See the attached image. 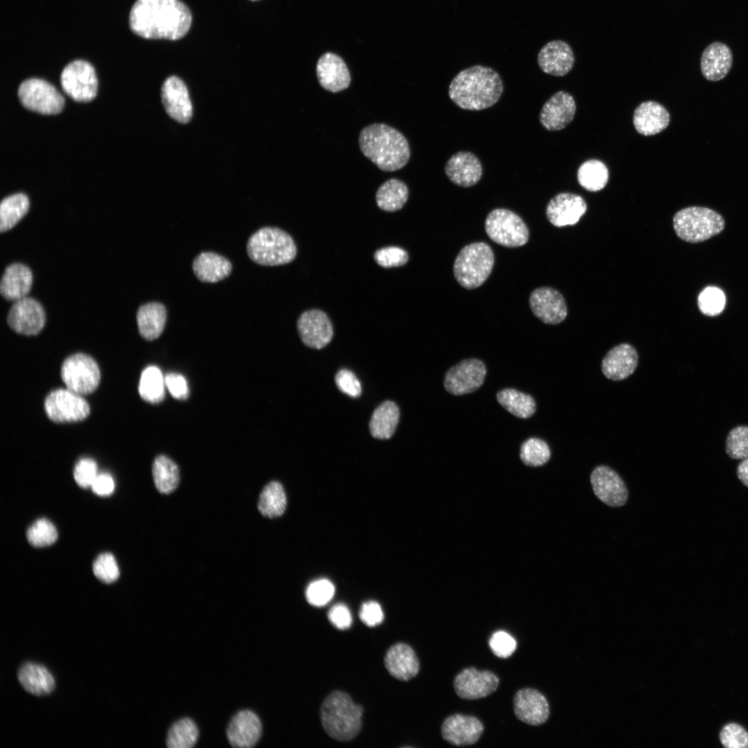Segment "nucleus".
Returning <instances> with one entry per match:
<instances>
[{
  "label": "nucleus",
  "instance_id": "obj_1",
  "mask_svg": "<svg viewBox=\"0 0 748 748\" xmlns=\"http://www.w3.org/2000/svg\"><path fill=\"white\" fill-rule=\"evenodd\" d=\"M192 15L179 0H136L129 15V26L146 39L177 40L190 29Z\"/></svg>",
  "mask_w": 748,
  "mask_h": 748
},
{
  "label": "nucleus",
  "instance_id": "obj_2",
  "mask_svg": "<svg viewBox=\"0 0 748 748\" xmlns=\"http://www.w3.org/2000/svg\"><path fill=\"white\" fill-rule=\"evenodd\" d=\"M503 91L502 80L495 70L474 65L456 75L449 84L448 93L460 108L479 111L497 103Z\"/></svg>",
  "mask_w": 748,
  "mask_h": 748
},
{
  "label": "nucleus",
  "instance_id": "obj_3",
  "mask_svg": "<svg viewBox=\"0 0 748 748\" xmlns=\"http://www.w3.org/2000/svg\"><path fill=\"white\" fill-rule=\"evenodd\" d=\"M362 154L379 169L393 172L404 167L410 159V148L405 136L384 123L364 127L359 136Z\"/></svg>",
  "mask_w": 748,
  "mask_h": 748
},
{
  "label": "nucleus",
  "instance_id": "obj_4",
  "mask_svg": "<svg viewBox=\"0 0 748 748\" xmlns=\"http://www.w3.org/2000/svg\"><path fill=\"white\" fill-rule=\"evenodd\" d=\"M364 708L353 702L346 692L334 691L322 702L319 716L325 732L332 739L347 742L355 738L362 727Z\"/></svg>",
  "mask_w": 748,
  "mask_h": 748
},
{
  "label": "nucleus",
  "instance_id": "obj_5",
  "mask_svg": "<svg viewBox=\"0 0 748 748\" xmlns=\"http://www.w3.org/2000/svg\"><path fill=\"white\" fill-rule=\"evenodd\" d=\"M247 252L249 258L258 265L277 266L293 261L297 248L292 237L284 230L265 226L249 237Z\"/></svg>",
  "mask_w": 748,
  "mask_h": 748
},
{
  "label": "nucleus",
  "instance_id": "obj_6",
  "mask_svg": "<svg viewBox=\"0 0 748 748\" xmlns=\"http://www.w3.org/2000/svg\"><path fill=\"white\" fill-rule=\"evenodd\" d=\"M494 263V253L489 244L484 242L468 244L461 249L454 260V278L465 289L477 288L488 279Z\"/></svg>",
  "mask_w": 748,
  "mask_h": 748
},
{
  "label": "nucleus",
  "instance_id": "obj_7",
  "mask_svg": "<svg viewBox=\"0 0 748 748\" xmlns=\"http://www.w3.org/2000/svg\"><path fill=\"white\" fill-rule=\"evenodd\" d=\"M673 228L682 240L700 242L719 234L724 228V218L706 207L690 206L679 211L673 217Z\"/></svg>",
  "mask_w": 748,
  "mask_h": 748
},
{
  "label": "nucleus",
  "instance_id": "obj_8",
  "mask_svg": "<svg viewBox=\"0 0 748 748\" xmlns=\"http://www.w3.org/2000/svg\"><path fill=\"white\" fill-rule=\"evenodd\" d=\"M484 226L489 238L505 247H522L529 239V231L524 220L506 208H497L491 211L486 218Z\"/></svg>",
  "mask_w": 748,
  "mask_h": 748
},
{
  "label": "nucleus",
  "instance_id": "obj_9",
  "mask_svg": "<svg viewBox=\"0 0 748 748\" xmlns=\"http://www.w3.org/2000/svg\"><path fill=\"white\" fill-rule=\"evenodd\" d=\"M60 375L67 389L82 395L93 393L100 381L98 364L84 353L68 357L62 364Z\"/></svg>",
  "mask_w": 748,
  "mask_h": 748
},
{
  "label": "nucleus",
  "instance_id": "obj_10",
  "mask_svg": "<svg viewBox=\"0 0 748 748\" xmlns=\"http://www.w3.org/2000/svg\"><path fill=\"white\" fill-rule=\"evenodd\" d=\"M18 97L22 105L32 112L44 115H54L62 112L64 98L51 83L39 78L23 81L18 89Z\"/></svg>",
  "mask_w": 748,
  "mask_h": 748
},
{
  "label": "nucleus",
  "instance_id": "obj_11",
  "mask_svg": "<svg viewBox=\"0 0 748 748\" xmlns=\"http://www.w3.org/2000/svg\"><path fill=\"white\" fill-rule=\"evenodd\" d=\"M60 84L63 91L77 102H89L97 94L98 80L93 66L88 62L76 60L62 69Z\"/></svg>",
  "mask_w": 748,
  "mask_h": 748
},
{
  "label": "nucleus",
  "instance_id": "obj_12",
  "mask_svg": "<svg viewBox=\"0 0 748 748\" xmlns=\"http://www.w3.org/2000/svg\"><path fill=\"white\" fill-rule=\"evenodd\" d=\"M44 406L47 417L57 423L79 422L90 413L89 404L82 395L67 388L50 392Z\"/></svg>",
  "mask_w": 748,
  "mask_h": 748
},
{
  "label": "nucleus",
  "instance_id": "obj_13",
  "mask_svg": "<svg viewBox=\"0 0 748 748\" xmlns=\"http://www.w3.org/2000/svg\"><path fill=\"white\" fill-rule=\"evenodd\" d=\"M486 375V367L481 360L464 359L447 371L444 386L449 393L454 395L470 393L480 388Z\"/></svg>",
  "mask_w": 748,
  "mask_h": 748
},
{
  "label": "nucleus",
  "instance_id": "obj_14",
  "mask_svg": "<svg viewBox=\"0 0 748 748\" xmlns=\"http://www.w3.org/2000/svg\"><path fill=\"white\" fill-rule=\"evenodd\" d=\"M499 678L494 673L474 667L463 669L454 679V688L461 699L474 700L486 697L498 688Z\"/></svg>",
  "mask_w": 748,
  "mask_h": 748
},
{
  "label": "nucleus",
  "instance_id": "obj_15",
  "mask_svg": "<svg viewBox=\"0 0 748 748\" xmlns=\"http://www.w3.org/2000/svg\"><path fill=\"white\" fill-rule=\"evenodd\" d=\"M7 321L10 328L17 333L36 335L45 325L44 310L37 300L26 296L15 301L8 314Z\"/></svg>",
  "mask_w": 748,
  "mask_h": 748
},
{
  "label": "nucleus",
  "instance_id": "obj_16",
  "mask_svg": "<svg viewBox=\"0 0 748 748\" xmlns=\"http://www.w3.org/2000/svg\"><path fill=\"white\" fill-rule=\"evenodd\" d=\"M296 326L301 340L310 348L321 349L332 339V324L323 310L312 309L304 311L299 316Z\"/></svg>",
  "mask_w": 748,
  "mask_h": 748
},
{
  "label": "nucleus",
  "instance_id": "obj_17",
  "mask_svg": "<svg viewBox=\"0 0 748 748\" xmlns=\"http://www.w3.org/2000/svg\"><path fill=\"white\" fill-rule=\"evenodd\" d=\"M596 496L611 507L623 506L627 500L628 492L621 477L607 465L596 467L590 477Z\"/></svg>",
  "mask_w": 748,
  "mask_h": 748
},
{
  "label": "nucleus",
  "instance_id": "obj_18",
  "mask_svg": "<svg viewBox=\"0 0 748 748\" xmlns=\"http://www.w3.org/2000/svg\"><path fill=\"white\" fill-rule=\"evenodd\" d=\"M262 731L258 715L249 709L240 710L230 720L226 734L229 743L233 747L250 748L260 740Z\"/></svg>",
  "mask_w": 748,
  "mask_h": 748
},
{
  "label": "nucleus",
  "instance_id": "obj_19",
  "mask_svg": "<svg viewBox=\"0 0 748 748\" xmlns=\"http://www.w3.org/2000/svg\"><path fill=\"white\" fill-rule=\"evenodd\" d=\"M529 305L533 314L546 324L560 323L567 315L564 297L552 287L535 289L530 294Z\"/></svg>",
  "mask_w": 748,
  "mask_h": 748
},
{
  "label": "nucleus",
  "instance_id": "obj_20",
  "mask_svg": "<svg viewBox=\"0 0 748 748\" xmlns=\"http://www.w3.org/2000/svg\"><path fill=\"white\" fill-rule=\"evenodd\" d=\"M483 730L482 722L477 717L456 713L443 721L441 736L452 745L469 746L478 742Z\"/></svg>",
  "mask_w": 748,
  "mask_h": 748
},
{
  "label": "nucleus",
  "instance_id": "obj_21",
  "mask_svg": "<svg viewBox=\"0 0 748 748\" xmlns=\"http://www.w3.org/2000/svg\"><path fill=\"white\" fill-rule=\"evenodd\" d=\"M513 710L520 721L532 726L546 722L550 708L546 697L539 691L524 688L517 691L513 697Z\"/></svg>",
  "mask_w": 748,
  "mask_h": 748
},
{
  "label": "nucleus",
  "instance_id": "obj_22",
  "mask_svg": "<svg viewBox=\"0 0 748 748\" xmlns=\"http://www.w3.org/2000/svg\"><path fill=\"white\" fill-rule=\"evenodd\" d=\"M576 111L573 97L568 92L560 91L543 105L540 113V122L549 131L560 130L573 121Z\"/></svg>",
  "mask_w": 748,
  "mask_h": 748
},
{
  "label": "nucleus",
  "instance_id": "obj_23",
  "mask_svg": "<svg viewBox=\"0 0 748 748\" xmlns=\"http://www.w3.org/2000/svg\"><path fill=\"white\" fill-rule=\"evenodd\" d=\"M587 204L579 195L561 193L554 196L546 208V216L555 226L574 225L587 211Z\"/></svg>",
  "mask_w": 748,
  "mask_h": 748
},
{
  "label": "nucleus",
  "instance_id": "obj_24",
  "mask_svg": "<svg viewBox=\"0 0 748 748\" xmlns=\"http://www.w3.org/2000/svg\"><path fill=\"white\" fill-rule=\"evenodd\" d=\"M161 99L167 114L180 123H187L193 116L192 103L187 87L177 76H170L161 87Z\"/></svg>",
  "mask_w": 748,
  "mask_h": 748
},
{
  "label": "nucleus",
  "instance_id": "obj_25",
  "mask_svg": "<svg viewBox=\"0 0 748 748\" xmlns=\"http://www.w3.org/2000/svg\"><path fill=\"white\" fill-rule=\"evenodd\" d=\"M316 73L321 87L330 92H340L350 84L351 77L346 62L332 52H326L320 56Z\"/></svg>",
  "mask_w": 748,
  "mask_h": 748
},
{
  "label": "nucleus",
  "instance_id": "obj_26",
  "mask_svg": "<svg viewBox=\"0 0 748 748\" xmlns=\"http://www.w3.org/2000/svg\"><path fill=\"white\" fill-rule=\"evenodd\" d=\"M445 172L448 179L461 187H471L481 179L483 167L479 158L472 152L460 151L446 162Z\"/></svg>",
  "mask_w": 748,
  "mask_h": 748
},
{
  "label": "nucleus",
  "instance_id": "obj_27",
  "mask_svg": "<svg viewBox=\"0 0 748 748\" xmlns=\"http://www.w3.org/2000/svg\"><path fill=\"white\" fill-rule=\"evenodd\" d=\"M638 353L634 346L623 343L609 350L601 363L604 375L613 381L627 378L636 370L638 365Z\"/></svg>",
  "mask_w": 748,
  "mask_h": 748
},
{
  "label": "nucleus",
  "instance_id": "obj_28",
  "mask_svg": "<svg viewBox=\"0 0 748 748\" xmlns=\"http://www.w3.org/2000/svg\"><path fill=\"white\" fill-rule=\"evenodd\" d=\"M575 62L573 52L569 45L562 40H553L546 44L537 55V63L545 73L563 76L573 68Z\"/></svg>",
  "mask_w": 748,
  "mask_h": 748
},
{
  "label": "nucleus",
  "instance_id": "obj_29",
  "mask_svg": "<svg viewBox=\"0 0 748 748\" xmlns=\"http://www.w3.org/2000/svg\"><path fill=\"white\" fill-rule=\"evenodd\" d=\"M384 663L388 673L400 681L413 679L420 670L417 654L409 645L404 643L391 645L384 655Z\"/></svg>",
  "mask_w": 748,
  "mask_h": 748
},
{
  "label": "nucleus",
  "instance_id": "obj_30",
  "mask_svg": "<svg viewBox=\"0 0 748 748\" xmlns=\"http://www.w3.org/2000/svg\"><path fill=\"white\" fill-rule=\"evenodd\" d=\"M670 123V114L661 104L648 100L641 103L633 114V125L638 133L652 136L664 130Z\"/></svg>",
  "mask_w": 748,
  "mask_h": 748
},
{
  "label": "nucleus",
  "instance_id": "obj_31",
  "mask_svg": "<svg viewBox=\"0 0 748 748\" xmlns=\"http://www.w3.org/2000/svg\"><path fill=\"white\" fill-rule=\"evenodd\" d=\"M732 63V53L727 44L719 42L711 43L701 56L702 73L709 81L720 80L728 74Z\"/></svg>",
  "mask_w": 748,
  "mask_h": 748
},
{
  "label": "nucleus",
  "instance_id": "obj_32",
  "mask_svg": "<svg viewBox=\"0 0 748 748\" xmlns=\"http://www.w3.org/2000/svg\"><path fill=\"white\" fill-rule=\"evenodd\" d=\"M196 278L203 283H214L227 278L232 271L231 262L224 256L213 251H203L193 261Z\"/></svg>",
  "mask_w": 748,
  "mask_h": 748
},
{
  "label": "nucleus",
  "instance_id": "obj_33",
  "mask_svg": "<svg viewBox=\"0 0 748 748\" xmlns=\"http://www.w3.org/2000/svg\"><path fill=\"white\" fill-rule=\"evenodd\" d=\"M33 283L31 270L21 263L6 267L0 284L1 296L8 301H17L27 296Z\"/></svg>",
  "mask_w": 748,
  "mask_h": 748
},
{
  "label": "nucleus",
  "instance_id": "obj_34",
  "mask_svg": "<svg viewBox=\"0 0 748 748\" xmlns=\"http://www.w3.org/2000/svg\"><path fill=\"white\" fill-rule=\"evenodd\" d=\"M17 678L22 688L35 696L48 695L55 687V681L50 672L42 665L33 662L21 666Z\"/></svg>",
  "mask_w": 748,
  "mask_h": 748
},
{
  "label": "nucleus",
  "instance_id": "obj_35",
  "mask_svg": "<svg viewBox=\"0 0 748 748\" xmlns=\"http://www.w3.org/2000/svg\"><path fill=\"white\" fill-rule=\"evenodd\" d=\"M167 319V311L163 304L150 302L139 307L136 313L138 329L141 336L152 341L163 332Z\"/></svg>",
  "mask_w": 748,
  "mask_h": 748
},
{
  "label": "nucleus",
  "instance_id": "obj_36",
  "mask_svg": "<svg viewBox=\"0 0 748 748\" xmlns=\"http://www.w3.org/2000/svg\"><path fill=\"white\" fill-rule=\"evenodd\" d=\"M400 418V410L393 401L381 403L373 412L369 430L371 436L377 439L390 438L395 433Z\"/></svg>",
  "mask_w": 748,
  "mask_h": 748
},
{
  "label": "nucleus",
  "instance_id": "obj_37",
  "mask_svg": "<svg viewBox=\"0 0 748 748\" xmlns=\"http://www.w3.org/2000/svg\"><path fill=\"white\" fill-rule=\"evenodd\" d=\"M409 198L407 184L400 179L392 178L384 181L377 190L375 201L377 206L386 212L400 210Z\"/></svg>",
  "mask_w": 748,
  "mask_h": 748
},
{
  "label": "nucleus",
  "instance_id": "obj_38",
  "mask_svg": "<svg viewBox=\"0 0 748 748\" xmlns=\"http://www.w3.org/2000/svg\"><path fill=\"white\" fill-rule=\"evenodd\" d=\"M152 474L157 490L162 494L173 492L179 483L177 465L165 455L157 456L152 463Z\"/></svg>",
  "mask_w": 748,
  "mask_h": 748
},
{
  "label": "nucleus",
  "instance_id": "obj_39",
  "mask_svg": "<svg viewBox=\"0 0 748 748\" xmlns=\"http://www.w3.org/2000/svg\"><path fill=\"white\" fill-rule=\"evenodd\" d=\"M257 507L264 517L273 519L281 516L287 507V497L282 484L276 481L267 483L260 493Z\"/></svg>",
  "mask_w": 748,
  "mask_h": 748
},
{
  "label": "nucleus",
  "instance_id": "obj_40",
  "mask_svg": "<svg viewBox=\"0 0 748 748\" xmlns=\"http://www.w3.org/2000/svg\"><path fill=\"white\" fill-rule=\"evenodd\" d=\"M496 398L506 410L517 418H528L536 411V402L533 398L515 389H502L497 393Z\"/></svg>",
  "mask_w": 748,
  "mask_h": 748
},
{
  "label": "nucleus",
  "instance_id": "obj_41",
  "mask_svg": "<svg viewBox=\"0 0 748 748\" xmlns=\"http://www.w3.org/2000/svg\"><path fill=\"white\" fill-rule=\"evenodd\" d=\"M29 199L24 193H16L2 199L0 204V231L14 227L28 213Z\"/></svg>",
  "mask_w": 748,
  "mask_h": 748
},
{
  "label": "nucleus",
  "instance_id": "obj_42",
  "mask_svg": "<svg viewBox=\"0 0 748 748\" xmlns=\"http://www.w3.org/2000/svg\"><path fill=\"white\" fill-rule=\"evenodd\" d=\"M199 734L195 722L188 717L182 718L169 728L166 746L168 748H192L197 742Z\"/></svg>",
  "mask_w": 748,
  "mask_h": 748
},
{
  "label": "nucleus",
  "instance_id": "obj_43",
  "mask_svg": "<svg viewBox=\"0 0 748 748\" xmlns=\"http://www.w3.org/2000/svg\"><path fill=\"white\" fill-rule=\"evenodd\" d=\"M165 386V377L161 370L155 366H149L141 373L139 393L145 401L159 403L164 399Z\"/></svg>",
  "mask_w": 748,
  "mask_h": 748
},
{
  "label": "nucleus",
  "instance_id": "obj_44",
  "mask_svg": "<svg viewBox=\"0 0 748 748\" xmlns=\"http://www.w3.org/2000/svg\"><path fill=\"white\" fill-rule=\"evenodd\" d=\"M577 179L580 185L588 191L596 192L606 186L609 171L605 164L597 159L585 161L579 167Z\"/></svg>",
  "mask_w": 748,
  "mask_h": 748
},
{
  "label": "nucleus",
  "instance_id": "obj_45",
  "mask_svg": "<svg viewBox=\"0 0 748 748\" xmlns=\"http://www.w3.org/2000/svg\"><path fill=\"white\" fill-rule=\"evenodd\" d=\"M551 454L548 444L538 438L533 437L526 440L520 447V458L527 466H542L549 461Z\"/></svg>",
  "mask_w": 748,
  "mask_h": 748
},
{
  "label": "nucleus",
  "instance_id": "obj_46",
  "mask_svg": "<svg viewBox=\"0 0 748 748\" xmlns=\"http://www.w3.org/2000/svg\"><path fill=\"white\" fill-rule=\"evenodd\" d=\"M26 537L28 542L35 547H43L53 544L57 538V532L53 524L47 519L35 521L28 529Z\"/></svg>",
  "mask_w": 748,
  "mask_h": 748
},
{
  "label": "nucleus",
  "instance_id": "obj_47",
  "mask_svg": "<svg viewBox=\"0 0 748 748\" xmlns=\"http://www.w3.org/2000/svg\"><path fill=\"white\" fill-rule=\"evenodd\" d=\"M697 304L700 310L704 314L710 317L717 316L724 309L726 296L720 288L709 286L700 293Z\"/></svg>",
  "mask_w": 748,
  "mask_h": 748
},
{
  "label": "nucleus",
  "instance_id": "obj_48",
  "mask_svg": "<svg viewBox=\"0 0 748 748\" xmlns=\"http://www.w3.org/2000/svg\"><path fill=\"white\" fill-rule=\"evenodd\" d=\"M726 452L733 459L742 460L748 457V426L732 429L726 439Z\"/></svg>",
  "mask_w": 748,
  "mask_h": 748
},
{
  "label": "nucleus",
  "instance_id": "obj_49",
  "mask_svg": "<svg viewBox=\"0 0 748 748\" xmlns=\"http://www.w3.org/2000/svg\"><path fill=\"white\" fill-rule=\"evenodd\" d=\"M373 258L382 267L391 268L404 265L409 261L408 252L399 247L389 246L377 249Z\"/></svg>",
  "mask_w": 748,
  "mask_h": 748
},
{
  "label": "nucleus",
  "instance_id": "obj_50",
  "mask_svg": "<svg viewBox=\"0 0 748 748\" xmlns=\"http://www.w3.org/2000/svg\"><path fill=\"white\" fill-rule=\"evenodd\" d=\"M335 593L333 584L327 579H319L311 582L305 591L308 602L314 606L321 607L327 604Z\"/></svg>",
  "mask_w": 748,
  "mask_h": 748
},
{
  "label": "nucleus",
  "instance_id": "obj_51",
  "mask_svg": "<svg viewBox=\"0 0 748 748\" xmlns=\"http://www.w3.org/2000/svg\"><path fill=\"white\" fill-rule=\"evenodd\" d=\"M96 577L105 583H112L119 577V569L114 556L109 553L98 556L93 564Z\"/></svg>",
  "mask_w": 748,
  "mask_h": 748
},
{
  "label": "nucleus",
  "instance_id": "obj_52",
  "mask_svg": "<svg viewBox=\"0 0 748 748\" xmlns=\"http://www.w3.org/2000/svg\"><path fill=\"white\" fill-rule=\"evenodd\" d=\"M720 739L723 746L727 748L748 747V733L735 723L728 724L722 728Z\"/></svg>",
  "mask_w": 748,
  "mask_h": 748
},
{
  "label": "nucleus",
  "instance_id": "obj_53",
  "mask_svg": "<svg viewBox=\"0 0 748 748\" xmlns=\"http://www.w3.org/2000/svg\"><path fill=\"white\" fill-rule=\"evenodd\" d=\"M488 644L493 654L502 659L511 656L517 648L516 640L510 634L502 630L493 633Z\"/></svg>",
  "mask_w": 748,
  "mask_h": 748
},
{
  "label": "nucleus",
  "instance_id": "obj_54",
  "mask_svg": "<svg viewBox=\"0 0 748 748\" xmlns=\"http://www.w3.org/2000/svg\"><path fill=\"white\" fill-rule=\"evenodd\" d=\"M98 466L96 461L89 458H82L75 464L73 476L75 482L81 488L91 487L98 475Z\"/></svg>",
  "mask_w": 748,
  "mask_h": 748
},
{
  "label": "nucleus",
  "instance_id": "obj_55",
  "mask_svg": "<svg viewBox=\"0 0 748 748\" xmlns=\"http://www.w3.org/2000/svg\"><path fill=\"white\" fill-rule=\"evenodd\" d=\"M335 381L338 389L348 396L358 398L361 395V383L351 371L346 368L339 370Z\"/></svg>",
  "mask_w": 748,
  "mask_h": 748
},
{
  "label": "nucleus",
  "instance_id": "obj_56",
  "mask_svg": "<svg viewBox=\"0 0 748 748\" xmlns=\"http://www.w3.org/2000/svg\"><path fill=\"white\" fill-rule=\"evenodd\" d=\"M359 618L368 627L380 624L384 619V614L380 604L370 600L363 603L359 612Z\"/></svg>",
  "mask_w": 748,
  "mask_h": 748
},
{
  "label": "nucleus",
  "instance_id": "obj_57",
  "mask_svg": "<svg viewBox=\"0 0 748 748\" xmlns=\"http://www.w3.org/2000/svg\"><path fill=\"white\" fill-rule=\"evenodd\" d=\"M330 622L339 630H346L352 624V616L348 608L342 603L333 605L328 612Z\"/></svg>",
  "mask_w": 748,
  "mask_h": 748
},
{
  "label": "nucleus",
  "instance_id": "obj_58",
  "mask_svg": "<svg viewBox=\"0 0 748 748\" xmlns=\"http://www.w3.org/2000/svg\"><path fill=\"white\" fill-rule=\"evenodd\" d=\"M166 386L173 398L178 400H185L188 396V387L187 382L184 376L180 374L170 373L165 377Z\"/></svg>",
  "mask_w": 748,
  "mask_h": 748
},
{
  "label": "nucleus",
  "instance_id": "obj_59",
  "mask_svg": "<svg viewBox=\"0 0 748 748\" xmlns=\"http://www.w3.org/2000/svg\"><path fill=\"white\" fill-rule=\"evenodd\" d=\"M114 481L109 473L98 474L91 488L93 492L101 497L110 495L114 490Z\"/></svg>",
  "mask_w": 748,
  "mask_h": 748
},
{
  "label": "nucleus",
  "instance_id": "obj_60",
  "mask_svg": "<svg viewBox=\"0 0 748 748\" xmlns=\"http://www.w3.org/2000/svg\"><path fill=\"white\" fill-rule=\"evenodd\" d=\"M736 472L742 483L748 487V457L742 459L738 464Z\"/></svg>",
  "mask_w": 748,
  "mask_h": 748
},
{
  "label": "nucleus",
  "instance_id": "obj_61",
  "mask_svg": "<svg viewBox=\"0 0 748 748\" xmlns=\"http://www.w3.org/2000/svg\"><path fill=\"white\" fill-rule=\"evenodd\" d=\"M251 1H257V0H251Z\"/></svg>",
  "mask_w": 748,
  "mask_h": 748
}]
</instances>
